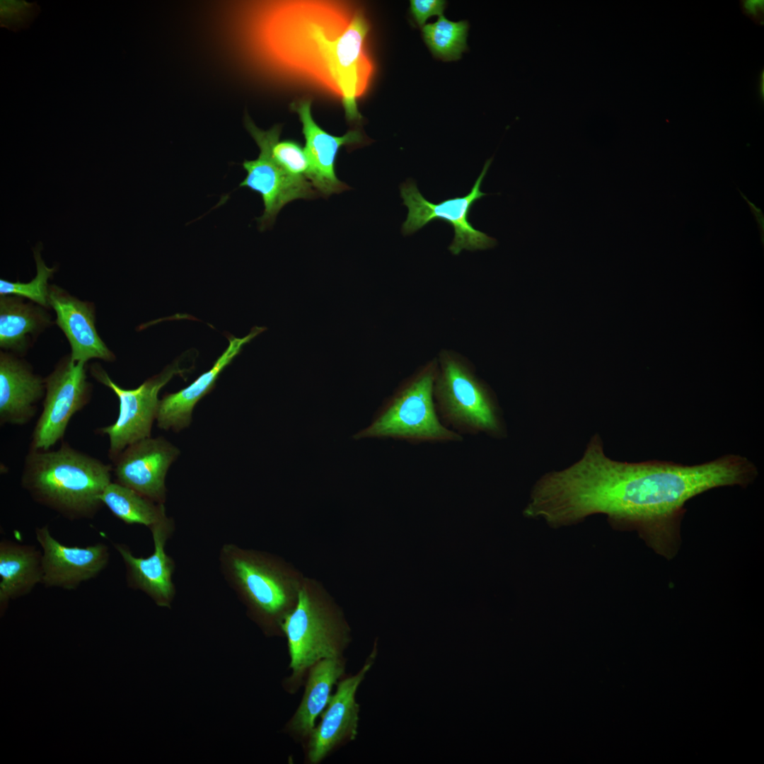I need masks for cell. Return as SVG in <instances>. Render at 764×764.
Returning a JSON list of instances; mask_svg holds the SVG:
<instances>
[{
    "instance_id": "obj_1",
    "label": "cell",
    "mask_w": 764,
    "mask_h": 764,
    "mask_svg": "<svg viewBox=\"0 0 764 764\" xmlns=\"http://www.w3.org/2000/svg\"><path fill=\"white\" fill-rule=\"evenodd\" d=\"M757 475L751 461L736 454L694 465L618 462L604 454L596 435L577 463L536 482L526 513L553 528L605 514L613 526L636 530L654 550L669 558L679 545L688 500L717 487H746Z\"/></svg>"
},
{
    "instance_id": "obj_2",
    "label": "cell",
    "mask_w": 764,
    "mask_h": 764,
    "mask_svg": "<svg viewBox=\"0 0 764 764\" xmlns=\"http://www.w3.org/2000/svg\"><path fill=\"white\" fill-rule=\"evenodd\" d=\"M369 30L360 10L329 2H289L281 18L282 49L292 72L340 96L350 122L361 119L357 99L374 70L365 50Z\"/></svg>"
},
{
    "instance_id": "obj_3",
    "label": "cell",
    "mask_w": 764,
    "mask_h": 764,
    "mask_svg": "<svg viewBox=\"0 0 764 764\" xmlns=\"http://www.w3.org/2000/svg\"><path fill=\"white\" fill-rule=\"evenodd\" d=\"M112 465L62 443L57 450L29 449L22 487L37 503L70 520L93 518L111 481Z\"/></svg>"
},
{
    "instance_id": "obj_4",
    "label": "cell",
    "mask_w": 764,
    "mask_h": 764,
    "mask_svg": "<svg viewBox=\"0 0 764 764\" xmlns=\"http://www.w3.org/2000/svg\"><path fill=\"white\" fill-rule=\"evenodd\" d=\"M291 673L284 682L294 694L310 668L320 660L343 657L351 642L350 629L339 608L316 583L302 579L294 608L284 618Z\"/></svg>"
},
{
    "instance_id": "obj_5",
    "label": "cell",
    "mask_w": 764,
    "mask_h": 764,
    "mask_svg": "<svg viewBox=\"0 0 764 764\" xmlns=\"http://www.w3.org/2000/svg\"><path fill=\"white\" fill-rule=\"evenodd\" d=\"M220 561L225 577L252 610L281 631L303 579L270 556L232 544L223 546Z\"/></svg>"
},
{
    "instance_id": "obj_6",
    "label": "cell",
    "mask_w": 764,
    "mask_h": 764,
    "mask_svg": "<svg viewBox=\"0 0 764 764\" xmlns=\"http://www.w3.org/2000/svg\"><path fill=\"white\" fill-rule=\"evenodd\" d=\"M434 363L410 379L354 438H391L412 444L461 442L463 437L441 421L434 400Z\"/></svg>"
},
{
    "instance_id": "obj_7",
    "label": "cell",
    "mask_w": 764,
    "mask_h": 764,
    "mask_svg": "<svg viewBox=\"0 0 764 764\" xmlns=\"http://www.w3.org/2000/svg\"><path fill=\"white\" fill-rule=\"evenodd\" d=\"M437 414L448 428L462 435L485 434L501 437L504 426L486 386L458 358L442 354L434 384Z\"/></svg>"
},
{
    "instance_id": "obj_8",
    "label": "cell",
    "mask_w": 764,
    "mask_h": 764,
    "mask_svg": "<svg viewBox=\"0 0 764 764\" xmlns=\"http://www.w3.org/2000/svg\"><path fill=\"white\" fill-rule=\"evenodd\" d=\"M190 371V369L181 368L180 361L177 360L161 372L146 379L138 388L125 389L112 381L100 364L91 366L92 376L110 388L119 400L116 421L97 430L98 434L108 436V456L112 461L129 445L151 437L160 401L158 398L160 390L173 376H183Z\"/></svg>"
},
{
    "instance_id": "obj_9",
    "label": "cell",
    "mask_w": 764,
    "mask_h": 764,
    "mask_svg": "<svg viewBox=\"0 0 764 764\" xmlns=\"http://www.w3.org/2000/svg\"><path fill=\"white\" fill-rule=\"evenodd\" d=\"M492 161V158H490L485 162L481 173L466 195L446 199L439 203L426 199L412 180L402 184L400 196L408 209L407 219L401 228L403 234L411 235L434 220H442L450 224L454 231L453 239L448 247L453 255H458L463 250L474 251L493 248L497 243L496 239L474 228L469 221L474 203L487 195L481 191L480 186Z\"/></svg>"
},
{
    "instance_id": "obj_10",
    "label": "cell",
    "mask_w": 764,
    "mask_h": 764,
    "mask_svg": "<svg viewBox=\"0 0 764 764\" xmlns=\"http://www.w3.org/2000/svg\"><path fill=\"white\" fill-rule=\"evenodd\" d=\"M85 364L66 357L45 378L43 409L33 429L30 449L47 451L62 439L72 416L89 402L92 386L86 378Z\"/></svg>"
},
{
    "instance_id": "obj_11",
    "label": "cell",
    "mask_w": 764,
    "mask_h": 764,
    "mask_svg": "<svg viewBox=\"0 0 764 764\" xmlns=\"http://www.w3.org/2000/svg\"><path fill=\"white\" fill-rule=\"evenodd\" d=\"M376 649L364 666L354 675L342 677L328 704L303 744L304 761L307 764L323 762L334 751L354 741L358 732L359 705L357 691L376 656Z\"/></svg>"
},
{
    "instance_id": "obj_12",
    "label": "cell",
    "mask_w": 764,
    "mask_h": 764,
    "mask_svg": "<svg viewBox=\"0 0 764 764\" xmlns=\"http://www.w3.org/2000/svg\"><path fill=\"white\" fill-rule=\"evenodd\" d=\"M179 454L180 450L161 436L134 442L112 461L115 482L163 504L166 473Z\"/></svg>"
},
{
    "instance_id": "obj_13",
    "label": "cell",
    "mask_w": 764,
    "mask_h": 764,
    "mask_svg": "<svg viewBox=\"0 0 764 764\" xmlns=\"http://www.w3.org/2000/svg\"><path fill=\"white\" fill-rule=\"evenodd\" d=\"M35 535L42 549L41 584L47 587L76 589L98 576L108 563L110 553L104 543L66 546L51 535L47 526L36 528Z\"/></svg>"
},
{
    "instance_id": "obj_14",
    "label": "cell",
    "mask_w": 764,
    "mask_h": 764,
    "mask_svg": "<svg viewBox=\"0 0 764 764\" xmlns=\"http://www.w3.org/2000/svg\"><path fill=\"white\" fill-rule=\"evenodd\" d=\"M302 124L305 139L304 150L310 164L308 180L319 196H330L349 188L338 179L335 172L337 153L343 146L361 144L362 134L357 129L345 134L334 136L321 128L313 120L311 103L303 100L291 105Z\"/></svg>"
},
{
    "instance_id": "obj_15",
    "label": "cell",
    "mask_w": 764,
    "mask_h": 764,
    "mask_svg": "<svg viewBox=\"0 0 764 764\" xmlns=\"http://www.w3.org/2000/svg\"><path fill=\"white\" fill-rule=\"evenodd\" d=\"M246 176L240 187H248L261 196L264 212L258 218L260 230L273 224L280 210L298 199H313L319 196L307 178L291 175L260 150L255 160L244 161Z\"/></svg>"
},
{
    "instance_id": "obj_16",
    "label": "cell",
    "mask_w": 764,
    "mask_h": 764,
    "mask_svg": "<svg viewBox=\"0 0 764 764\" xmlns=\"http://www.w3.org/2000/svg\"><path fill=\"white\" fill-rule=\"evenodd\" d=\"M173 528V521L168 517L150 528L154 550L147 557H135L127 546L115 545L125 564L129 586L145 592L160 606H168L175 594L172 581L175 565L165 552Z\"/></svg>"
},
{
    "instance_id": "obj_17",
    "label": "cell",
    "mask_w": 764,
    "mask_h": 764,
    "mask_svg": "<svg viewBox=\"0 0 764 764\" xmlns=\"http://www.w3.org/2000/svg\"><path fill=\"white\" fill-rule=\"evenodd\" d=\"M48 303L56 313L57 325L69 342L72 360L86 363L91 359L106 361L115 359V355L97 332L91 303L79 300L56 285L50 286Z\"/></svg>"
},
{
    "instance_id": "obj_18",
    "label": "cell",
    "mask_w": 764,
    "mask_h": 764,
    "mask_svg": "<svg viewBox=\"0 0 764 764\" xmlns=\"http://www.w3.org/2000/svg\"><path fill=\"white\" fill-rule=\"evenodd\" d=\"M263 330L262 328L255 327L243 337L231 336L228 338V347L209 371L201 374L185 388L164 395L159 401L156 415L158 427L166 431L172 429L174 432H180L187 427L191 423L195 405L214 388L221 371L232 361L242 347Z\"/></svg>"
},
{
    "instance_id": "obj_19",
    "label": "cell",
    "mask_w": 764,
    "mask_h": 764,
    "mask_svg": "<svg viewBox=\"0 0 764 764\" xmlns=\"http://www.w3.org/2000/svg\"><path fill=\"white\" fill-rule=\"evenodd\" d=\"M45 379L25 362L5 352L0 354V424L22 426L35 415L45 397Z\"/></svg>"
},
{
    "instance_id": "obj_20",
    "label": "cell",
    "mask_w": 764,
    "mask_h": 764,
    "mask_svg": "<svg viewBox=\"0 0 764 764\" xmlns=\"http://www.w3.org/2000/svg\"><path fill=\"white\" fill-rule=\"evenodd\" d=\"M346 668L345 656L318 661L308 670L301 700L285 729L302 745L316 725V721L328 702L332 690L344 676Z\"/></svg>"
},
{
    "instance_id": "obj_21",
    "label": "cell",
    "mask_w": 764,
    "mask_h": 764,
    "mask_svg": "<svg viewBox=\"0 0 764 764\" xmlns=\"http://www.w3.org/2000/svg\"><path fill=\"white\" fill-rule=\"evenodd\" d=\"M42 580V553L33 546L0 543V603L26 595Z\"/></svg>"
},
{
    "instance_id": "obj_22",
    "label": "cell",
    "mask_w": 764,
    "mask_h": 764,
    "mask_svg": "<svg viewBox=\"0 0 764 764\" xmlns=\"http://www.w3.org/2000/svg\"><path fill=\"white\" fill-rule=\"evenodd\" d=\"M42 308L25 303L18 296H1V347L17 352H23L30 337L39 333L50 323L49 316Z\"/></svg>"
},
{
    "instance_id": "obj_23",
    "label": "cell",
    "mask_w": 764,
    "mask_h": 764,
    "mask_svg": "<svg viewBox=\"0 0 764 764\" xmlns=\"http://www.w3.org/2000/svg\"><path fill=\"white\" fill-rule=\"evenodd\" d=\"M100 499L115 516L127 524H141L150 528L167 517L163 504L117 482L108 485Z\"/></svg>"
},
{
    "instance_id": "obj_24",
    "label": "cell",
    "mask_w": 764,
    "mask_h": 764,
    "mask_svg": "<svg viewBox=\"0 0 764 764\" xmlns=\"http://www.w3.org/2000/svg\"><path fill=\"white\" fill-rule=\"evenodd\" d=\"M245 127L260 150L265 151L276 163L292 175L308 179L310 164L304 147L292 139L280 140L279 125L265 131L246 118Z\"/></svg>"
},
{
    "instance_id": "obj_25",
    "label": "cell",
    "mask_w": 764,
    "mask_h": 764,
    "mask_svg": "<svg viewBox=\"0 0 764 764\" xmlns=\"http://www.w3.org/2000/svg\"><path fill=\"white\" fill-rule=\"evenodd\" d=\"M468 29L466 21H451L441 15L435 23L424 25L422 34L434 55L451 61L459 59L465 50Z\"/></svg>"
},
{
    "instance_id": "obj_26",
    "label": "cell",
    "mask_w": 764,
    "mask_h": 764,
    "mask_svg": "<svg viewBox=\"0 0 764 764\" xmlns=\"http://www.w3.org/2000/svg\"><path fill=\"white\" fill-rule=\"evenodd\" d=\"M34 258L36 264V275L29 282H11L0 279V295H11L23 297L32 301L43 308L49 306L48 280L52 277L55 269L48 267L37 248L34 250Z\"/></svg>"
},
{
    "instance_id": "obj_27",
    "label": "cell",
    "mask_w": 764,
    "mask_h": 764,
    "mask_svg": "<svg viewBox=\"0 0 764 764\" xmlns=\"http://www.w3.org/2000/svg\"><path fill=\"white\" fill-rule=\"evenodd\" d=\"M40 8L36 2L1 0L0 1V25L10 30L18 32L28 28L39 15Z\"/></svg>"
},
{
    "instance_id": "obj_28",
    "label": "cell",
    "mask_w": 764,
    "mask_h": 764,
    "mask_svg": "<svg viewBox=\"0 0 764 764\" xmlns=\"http://www.w3.org/2000/svg\"><path fill=\"white\" fill-rule=\"evenodd\" d=\"M445 6L446 1L442 0L410 1L411 13L417 23L422 27L429 17L441 16Z\"/></svg>"
},
{
    "instance_id": "obj_29",
    "label": "cell",
    "mask_w": 764,
    "mask_h": 764,
    "mask_svg": "<svg viewBox=\"0 0 764 764\" xmlns=\"http://www.w3.org/2000/svg\"><path fill=\"white\" fill-rule=\"evenodd\" d=\"M741 8L745 15L756 23L761 25L763 22L764 1L763 0H745L740 1Z\"/></svg>"
},
{
    "instance_id": "obj_30",
    "label": "cell",
    "mask_w": 764,
    "mask_h": 764,
    "mask_svg": "<svg viewBox=\"0 0 764 764\" xmlns=\"http://www.w3.org/2000/svg\"><path fill=\"white\" fill-rule=\"evenodd\" d=\"M738 190L740 192L741 197L744 199H746V202L748 203V206L750 207V209H751L752 214H753V216H755V218L756 219V221H757L758 225V228H759V231H760V236H761L762 243H763L764 216H763V212L760 208L757 207L753 203H752L751 201H749L746 198V196L743 192H741V191L740 190L738 189Z\"/></svg>"
}]
</instances>
